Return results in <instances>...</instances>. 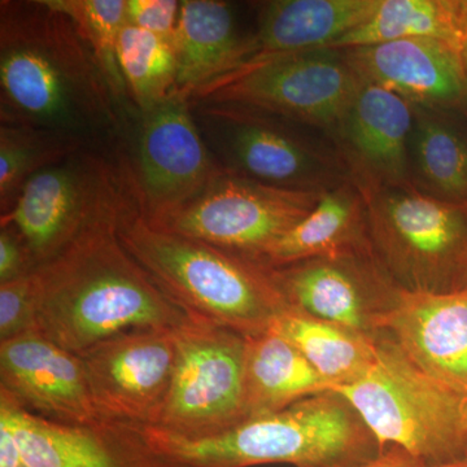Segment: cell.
<instances>
[{
	"instance_id": "cell-1",
	"label": "cell",
	"mask_w": 467,
	"mask_h": 467,
	"mask_svg": "<svg viewBox=\"0 0 467 467\" xmlns=\"http://www.w3.org/2000/svg\"><path fill=\"white\" fill-rule=\"evenodd\" d=\"M125 192L48 263L33 270L36 330L82 356L98 344L138 328L177 331L192 316L169 299L119 238Z\"/></svg>"
},
{
	"instance_id": "cell-2",
	"label": "cell",
	"mask_w": 467,
	"mask_h": 467,
	"mask_svg": "<svg viewBox=\"0 0 467 467\" xmlns=\"http://www.w3.org/2000/svg\"><path fill=\"white\" fill-rule=\"evenodd\" d=\"M0 11L2 122L77 140L75 131L115 119V97L66 15L45 0L2 2Z\"/></svg>"
},
{
	"instance_id": "cell-3",
	"label": "cell",
	"mask_w": 467,
	"mask_h": 467,
	"mask_svg": "<svg viewBox=\"0 0 467 467\" xmlns=\"http://www.w3.org/2000/svg\"><path fill=\"white\" fill-rule=\"evenodd\" d=\"M117 233L160 290L192 318L254 337L292 308L272 267L153 226L131 187Z\"/></svg>"
},
{
	"instance_id": "cell-4",
	"label": "cell",
	"mask_w": 467,
	"mask_h": 467,
	"mask_svg": "<svg viewBox=\"0 0 467 467\" xmlns=\"http://www.w3.org/2000/svg\"><path fill=\"white\" fill-rule=\"evenodd\" d=\"M153 444L192 467L355 465L379 453L356 409L324 392L204 438H183L143 426Z\"/></svg>"
},
{
	"instance_id": "cell-5",
	"label": "cell",
	"mask_w": 467,
	"mask_h": 467,
	"mask_svg": "<svg viewBox=\"0 0 467 467\" xmlns=\"http://www.w3.org/2000/svg\"><path fill=\"white\" fill-rule=\"evenodd\" d=\"M377 344L368 373L330 392L356 409L380 451L396 445L429 466L466 456L463 395L414 367L389 340L378 337Z\"/></svg>"
},
{
	"instance_id": "cell-6",
	"label": "cell",
	"mask_w": 467,
	"mask_h": 467,
	"mask_svg": "<svg viewBox=\"0 0 467 467\" xmlns=\"http://www.w3.org/2000/svg\"><path fill=\"white\" fill-rule=\"evenodd\" d=\"M355 183L367 205L374 254L402 290L467 288V204L441 201L411 183Z\"/></svg>"
},
{
	"instance_id": "cell-7",
	"label": "cell",
	"mask_w": 467,
	"mask_h": 467,
	"mask_svg": "<svg viewBox=\"0 0 467 467\" xmlns=\"http://www.w3.org/2000/svg\"><path fill=\"white\" fill-rule=\"evenodd\" d=\"M202 109L227 171L301 192H326L350 180L327 131L230 104H205Z\"/></svg>"
},
{
	"instance_id": "cell-8",
	"label": "cell",
	"mask_w": 467,
	"mask_h": 467,
	"mask_svg": "<svg viewBox=\"0 0 467 467\" xmlns=\"http://www.w3.org/2000/svg\"><path fill=\"white\" fill-rule=\"evenodd\" d=\"M361 84L342 50L322 48L252 61L192 100L261 110L333 135Z\"/></svg>"
},
{
	"instance_id": "cell-9",
	"label": "cell",
	"mask_w": 467,
	"mask_h": 467,
	"mask_svg": "<svg viewBox=\"0 0 467 467\" xmlns=\"http://www.w3.org/2000/svg\"><path fill=\"white\" fill-rule=\"evenodd\" d=\"M322 193L273 186L223 168L195 199L150 223L261 264L264 254L316 208Z\"/></svg>"
},
{
	"instance_id": "cell-10",
	"label": "cell",
	"mask_w": 467,
	"mask_h": 467,
	"mask_svg": "<svg viewBox=\"0 0 467 467\" xmlns=\"http://www.w3.org/2000/svg\"><path fill=\"white\" fill-rule=\"evenodd\" d=\"M177 362L155 425L183 438H204L245 420L247 337L192 318L175 331Z\"/></svg>"
},
{
	"instance_id": "cell-11",
	"label": "cell",
	"mask_w": 467,
	"mask_h": 467,
	"mask_svg": "<svg viewBox=\"0 0 467 467\" xmlns=\"http://www.w3.org/2000/svg\"><path fill=\"white\" fill-rule=\"evenodd\" d=\"M0 467H192L153 444L143 426L98 420L69 425L47 420L0 391Z\"/></svg>"
},
{
	"instance_id": "cell-12",
	"label": "cell",
	"mask_w": 467,
	"mask_h": 467,
	"mask_svg": "<svg viewBox=\"0 0 467 467\" xmlns=\"http://www.w3.org/2000/svg\"><path fill=\"white\" fill-rule=\"evenodd\" d=\"M128 175L90 156L73 158L33 175L21 190L2 226L16 232L34 265L41 266L61 254L88 223L121 198Z\"/></svg>"
},
{
	"instance_id": "cell-13",
	"label": "cell",
	"mask_w": 467,
	"mask_h": 467,
	"mask_svg": "<svg viewBox=\"0 0 467 467\" xmlns=\"http://www.w3.org/2000/svg\"><path fill=\"white\" fill-rule=\"evenodd\" d=\"M180 92L143 113L138 140L137 171L130 175L138 207L150 223H158L195 199L220 173Z\"/></svg>"
},
{
	"instance_id": "cell-14",
	"label": "cell",
	"mask_w": 467,
	"mask_h": 467,
	"mask_svg": "<svg viewBox=\"0 0 467 467\" xmlns=\"http://www.w3.org/2000/svg\"><path fill=\"white\" fill-rule=\"evenodd\" d=\"M81 358L99 420L155 425L173 379L175 331H126L98 344Z\"/></svg>"
},
{
	"instance_id": "cell-15",
	"label": "cell",
	"mask_w": 467,
	"mask_h": 467,
	"mask_svg": "<svg viewBox=\"0 0 467 467\" xmlns=\"http://www.w3.org/2000/svg\"><path fill=\"white\" fill-rule=\"evenodd\" d=\"M273 275L292 308L373 339L402 290L376 254L301 261L275 267Z\"/></svg>"
},
{
	"instance_id": "cell-16",
	"label": "cell",
	"mask_w": 467,
	"mask_h": 467,
	"mask_svg": "<svg viewBox=\"0 0 467 467\" xmlns=\"http://www.w3.org/2000/svg\"><path fill=\"white\" fill-rule=\"evenodd\" d=\"M378 337L432 379L467 392V288L444 294L401 290L378 322Z\"/></svg>"
},
{
	"instance_id": "cell-17",
	"label": "cell",
	"mask_w": 467,
	"mask_h": 467,
	"mask_svg": "<svg viewBox=\"0 0 467 467\" xmlns=\"http://www.w3.org/2000/svg\"><path fill=\"white\" fill-rule=\"evenodd\" d=\"M0 391L47 420L86 425L99 420L84 361L38 330L0 342Z\"/></svg>"
},
{
	"instance_id": "cell-18",
	"label": "cell",
	"mask_w": 467,
	"mask_h": 467,
	"mask_svg": "<svg viewBox=\"0 0 467 467\" xmlns=\"http://www.w3.org/2000/svg\"><path fill=\"white\" fill-rule=\"evenodd\" d=\"M342 51L362 81L395 92L411 106L463 109L467 103L465 66L450 43L409 38Z\"/></svg>"
},
{
	"instance_id": "cell-19",
	"label": "cell",
	"mask_w": 467,
	"mask_h": 467,
	"mask_svg": "<svg viewBox=\"0 0 467 467\" xmlns=\"http://www.w3.org/2000/svg\"><path fill=\"white\" fill-rule=\"evenodd\" d=\"M411 129L413 106L409 101L380 86L362 81L333 134L349 169L350 180L389 186L410 183Z\"/></svg>"
},
{
	"instance_id": "cell-20",
	"label": "cell",
	"mask_w": 467,
	"mask_h": 467,
	"mask_svg": "<svg viewBox=\"0 0 467 467\" xmlns=\"http://www.w3.org/2000/svg\"><path fill=\"white\" fill-rule=\"evenodd\" d=\"M378 5L379 0L261 3L256 30L248 36L242 67L261 58L330 48L346 34L367 23Z\"/></svg>"
},
{
	"instance_id": "cell-21",
	"label": "cell",
	"mask_w": 467,
	"mask_h": 467,
	"mask_svg": "<svg viewBox=\"0 0 467 467\" xmlns=\"http://www.w3.org/2000/svg\"><path fill=\"white\" fill-rule=\"evenodd\" d=\"M248 36L239 33L235 12L220 0H184L173 36L177 91L192 95L242 67Z\"/></svg>"
},
{
	"instance_id": "cell-22",
	"label": "cell",
	"mask_w": 467,
	"mask_h": 467,
	"mask_svg": "<svg viewBox=\"0 0 467 467\" xmlns=\"http://www.w3.org/2000/svg\"><path fill=\"white\" fill-rule=\"evenodd\" d=\"M358 254L374 250L364 196L349 180L322 193L316 208L264 254L261 264L275 269Z\"/></svg>"
},
{
	"instance_id": "cell-23",
	"label": "cell",
	"mask_w": 467,
	"mask_h": 467,
	"mask_svg": "<svg viewBox=\"0 0 467 467\" xmlns=\"http://www.w3.org/2000/svg\"><path fill=\"white\" fill-rule=\"evenodd\" d=\"M461 109L413 106L409 175L420 192L467 204V124Z\"/></svg>"
},
{
	"instance_id": "cell-24",
	"label": "cell",
	"mask_w": 467,
	"mask_h": 467,
	"mask_svg": "<svg viewBox=\"0 0 467 467\" xmlns=\"http://www.w3.org/2000/svg\"><path fill=\"white\" fill-rule=\"evenodd\" d=\"M324 392H330V386L284 337L272 330L247 337L245 420L275 413Z\"/></svg>"
},
{
	"instance_id": "cell-25",
	"label": "cell",
	"mask_w": 467,
	"mask_h": 467,
	"mask_svg": "<svg viewBox=\"0 0 467 467\" xmlns=\"http://www.w3.org/2000/svg\"><path fill=\"white\" fill-rule=\"evenodd\" d=\"M269 330L296 347L327 382L330 391L364 377L377 359V339L299 309L285 310Z\"/></svg>"
},
{
	"instance_id": "cell-26",
	"label": "cell",
	"mask_w": 467,
	"mask_h": 467,
	"mask_svg": "<svg viewBox=\"0 0 467 467\" xmlns=\"http://www.w3.org/2000/svg\"><path fill=\"white\" fill-rule=\"evenodd\" d=\"M466 5L467 0H379L367 23L330 48L344 50L398 39L429 38L450 43L460 50Z\"/></svg>"
},
{
	"instance_id": "cell-27",
	"label": "cell",
	"mask_w": 467,
	"mask_h": 467,
	"mask_svg": "<svg viewBox=\"0 0 467 467\" xmlns=\"http://www.w3.org/2000/svg\"><path fill=\"white\" fill-rule=\"evenodd\" d=\"M117 55L126 91L142 113L177 91L173 43L125 24L119 33Z\"/></svg>"
},
{
	"instance_id": "cell-28",
	"label": "cell",
	"mask_w": 467,
	"mask_h": 467,
	"mask_svg": "<svg viewBox=\"0 0 467 467\" xmlns=\"http://www.w3.org/2000/svg\"><path fill=\"white\" fill-rule=\"evenodd\" d=\"M79 142L67 135L2 122L0 128V202L2 214L16 202L27 181L42 169L72 155Z\"/></svg>"
},
{
	"instance_id": "cell-29",
	"label": "cell",
	"mask_w": 467,
	"mask_h": 467,
	"mask_svg": "<svg viewBox=\"0 0 467 467\" xmlns=\"http://www.w3.org/2000/svg\"><path fill=\"white\" fill-rule=\"evenodd\" d=\"M66 15L90 48L115 99L126 94L119 69V33L126 24V0H45Z\"/></svg>"
},
{
	"instance_id": "cell-30",
	"label": "cell",
	"mask_w": 467,
	"mask_h": 467,
	"mask_svg": "<svg viewBox=\"0 0 467 467\" xmlns=\"http://www.w3.org/2000/svg\"><path fill=\"white\" fill-rule=\"evenodd\" d=\"M36 330V285L33 272L0 284V342Z\"/></svg>"
},
{
	"instance_id": "cell-31",
	"label": "cell",
	"mask_w": 467,
	"mask_h": 467,
	"mask_svg": "<svg viewBox=\"0 0 467 467\" xmlns=\"http://www.w3.org/2000/svg\"><path fill=\"white\" fill-rule=\"evenodd\" d=\"M180 11L175 0H126V24L173 43Z\"/></svg>"
},
{
	"instance_id": "cell-32",
	"label": "cell",
	"mask_w": 467,
	"mask_h": 467,
	"mask_svg": "<svg viewBox=\"0 0 467 467\" xmlns=\"http://www.w3.org/2000/svg\"><path fill=\"white\" fill-rule=\"evenodd\" d=\"M36 269L26 244L14 229L0 230V284L14 281Z\"/></svg>"
},
{
	"instance_id": "cell-33",
	"label": "cell",
	"mask_w": 467,
	"mask_h": 467,
	"mask_svg": "<svg viewBox=\"0 0 467 467\" xmlns=\"http://www.w3.org/2000/svg\"><path fill=\"white\" fill-rule=\"evenodd\" d=\"M334 467H430L425 461L418 459L409 451L396 445H389L377 454L373 459L355 465Z\"/></svg>"
},
{
	"instance_id": "cell-34",
	"label": "cell",
	"mask_w": 467,
	"mask_h": 467,
	"mask_svg": "<svg viewBox=\"0 0 467 467\" xmlns=\"http://www.w3.org/2000/svg\"><path fill=\"white\" fill-rule=\"evenodd\" d=\"M460 54L461 57H462L463 66H465L467 73V5L465 23H463L462 38H461Z\"/></svg>"
},
{
	"instance_id": "cell-35",
	"label": "cell",
	"mask_w": 467,
	"mask_h": 467,
	"mask_svg": "<svg viewBox=\"0 0 467 467\" xmlns=\"http://www.w3.org/2000/svg\"><path fill=\"white\" fill-rule=\"evenodd\" d=\"M430 467H467V454L466 456L461 457V459L448 461V462L438 463V465Z\"/></svg>"
},
{
	"instance_id": "cell-36",
	"label": "cell",
	"mask_w": 467,
	"mask_h": 467,
	"mask_svg": "<svg viewBox=\"0 0 467 467\" xmlns=\"http://www.w3.org/2000/svg\"><path fill=\"white\" fill-rule=\"evenodd\" d=\"M462 407H463V418H465V423L467 426V392L465 393V395H463Z\"/></svg>"
}]
</instances>
